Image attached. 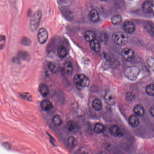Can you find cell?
<instances>
[{
	"label": "cell",
	"instance_id": "cell-1",
	"mask_svg": "<svg viewBox=\"0 0 154 154\" xmlns=\"http://www.w3.org/2000/svg\"><path fill=\"white\" fill-rule=\"evenodd\" d=\"M128 37L126 34L122 32H115L112 36V40L116 44L124 46L128 42Z\"/></svg>",
	"mask_w": 154,
	"mask_h": 154
},
{
	"label": "cell",
	"instance_id": "cell-2",
	"mask_svg": "<svg viewBox=\"0 0 154 154\" xmlns=\"http://www.w3.org/2000/svg\"><path fill=\"white\" fill-rule=\"evenodd\" d=\"M74 83L78 88L86 87L89 86L90 80L89 78L83 74L77 75L74 78Z\"/></svg>",
	"mask_w": 154,
	"mask_h": 154
},
{
	"label": "cell",
	"instance_id": "cell-3",
	"mask_svg": "<svg viewBox=\"0 0 154 154\" xmlns=\"http://www.w3.org/2000/svg\"><path fill=\"white\" fill-rule=\"evenodd\" d=\"M42 15V14L41 11H38L32 15L29 23L30 30L32 32H34L37 30L41 21Z\"/></svg>",
	"mask_w": 154,
	"mask_h": 154
},
{
	"label": "cell",
	"instance_id": "cell-4",
	"mask_svg": "<svg viewBox=\"0 0 154 154\" xmlns=\"http://www.w3.org/2000/svg\"><path fill=\"white\" fill-rule=\"evenodd\" d=\"M140 70L137 66H129L126 68L125 75L126 77L132 81L137 79L140 73Z\"/></svg>",
	"mask_w": 154,
	"mask_h": 154
},
{
	"label": "cell",
	"instance_id": "cell-5",
	"mask_svg": "<svg viewBox=\"0 0 154 154\" xmlns=\"http://www.w3.org/2000/svg\"><path fill=\"white\" fill-rule=\"evenodd\" d=\"M121 56L127 61H132L134 59V52L132 49L126 48L122 50Z\"/></svg>",
	"mask_w": 154,
	"mask_h": 154
},
{
	"label": "cell",
	"instance_id": "cell-6",
	"mask_svg": "<svg viewBox=\"0 0 154 154\" xmlns=\"http://www.w3.org/2000/svg\"><path fill=\"white\" fill-rule=\"evenodd\" d=\"M48 38V34L47 30L44 28H41L38 30L37 35L38 42L43 44L46 43Z\"/></svg>",
	"mask_w": 154,
	"mask_h": 154
},
{
	"label": "cell",
	"instance_id": "cell-7",
	"mask_svg": "<svg viewBox=\"0 0 154 154\" xmlns=\"http://www.w3.org/2000/svg\"><path fill=\"white\" fill-rule=\"evenodd\" d=\"M123 28L128 34H132L134 31L135 27L134 23L130 21H125L123 24Z\"/></svg>",
	"mask_w": 154,
	"mask_h": 154
},
{
	"label": "cell",
	"instance_id": "cell-8",
	"mask_svg": "<svg viewBox=\"0 0 154 154\" xmlns=\"http://www.w3.org/2000/svg\"><path fill=\"white\" fill-rule=\"evenodd\" d=\"M109 131H110V134L114 137H120V136H122L123 135V133L120 128L117 125H111L110 127Z\"/></svg>",
	"mask_w": 154,
	"mask_h": 154
},
{
	"label": "cell",
	"instance_id": "cell-9",
	"mask_svg": "<svg viewBox=\"0 0 154 154\" xmlns=\"http://www.w3.org/2000/svg\"><path fill=\"white\" fill-rule=\"evenodd\" d=\"M66 128L69 131L76 133L79 130V126L78 124L73 120H69L66 124Z\"/></svg>",
	"mask_w": 154,
	"mask_h": 154
},
{
	"label": "cell",
	"instance_id": "cell-10",
	"mask_svg": "<svg viewBox=\"0 0 154 154\" xmlns=\"http://www.w3.org/2000/svg\"><path fill=\"white\" fill-rule=\"evenodd\" d=\"M104 100L108 105L110 106H113L115 104V98L114 96L110 92H106L104 95Z\"/></svg>",
	"mask_w": 154,
	"mask_h": 154
},
{
	"label": "cell",
	"instance_id": "cell-11",
	"mask_svg": "<svg viewBox=\"0 0 154 154\" xmlns=\"http://www.w3.org/2000/svg\"><path fill=\"white\" fill-rule=\"evenodd\" d=\"M39 91L41 95L43 97H46L49 94L48 87L45 83L40 84L39 87Z\"/></svg>",
	"mask_w": 154,
	"mask_h": 154
},
{
	"label": "cell",
	"instance_id": "cell-12",
	"mask_svg": "<svg viewBox=\"0 0 154 154\" xmlns=\"http://www.w3.org/2000/svg\"><path fill=\"white\" fill-rule=\"evenodd\" d=\"M128 122L129 124L132 127H137L140 124V121H139L138 118L137 117V115H131L129 117L128 119Z\"/></svg>",
	"mask_w": 154,
	"mask_h": 154
},
{
	"label": "cell",
	"instance_id": "cell-13",
	"mask_svg": "<svg viewBox=\"0 0 154 154\" xmlns=\"http://www.w3.org/2000/svg\"><path fill=\"white\" fill-rule=\"evenodd\" d=\"M90 46L93 51L96 52H99L100 50V45L99 42L97 39H94L90 42Z\"/></svg>",
	"mask_w": 154,
	"mask_h": 154
},
{
	"label": "cell",
	"instance_id": "cell-14",
	"mask_svg": "<svg viewBox=\"0 0 154 154\" xmlns=\"http://www.w3.org/2000/svg\"><path fill=\"white\" fill-rule=\"evenodd\" d=\"M89 16L90 20L93 22H96L99 20V13L95 9H93L90 11Z\"/></svg>",
	"mask_w": 154,
	"mask_h": 154
},
{
	"label": "cell",
	"instance_id": "cell-15",
	"mask_svg": "<svg viewBox=\"0 0 154 154\" xmlns=\"http://www.w3.org/2000/svg\"><path fill=\"white\" fill-rule=\"evenodd\" d=\"M17 57L20 60L28 61L30 59V55L26 51L22 50L19 51Z\"/></svg>",
	"mask_w": 154,
	"mask_h": 154
},
{
	"label": "cell",
	"instance_id": "cell-16",
	"mask_svg": "<svg viewBox=\"0 0 154 154\" xmlns=\"http://www.w3.org/2000/svg\"><path fill=\"white\" fill-rule=\"evenodd\" d=\"M41 108L44 111H49L53 107V106L50 100H42L41 103Z\"/></svg>",
	"mask_w": 154,
	"mask_h": 154
},
{
	"label": "cell",
	"instance_id": "cell-17",
	"mask_svg": "<svg viewBox=\"0 0 154 154\" xmlns=\"http://www.w3.org/2000/svg\"><path fill=\"white\" fill-rule=\"evenodd\" d=\"M134 111L135 114L138 116L142 117L144 115V108L141 104H137L135 106Z\"/></svg>",
	"mask_w": 154,
	"mask_h": 154
},
{
	"label": "cell",
	"instance_id": "cell-18",
	"mask_svg": "<svg viewBox=\"0 0 154 154\" xmlns=\"http://www.w3.org/2000/svg\"><path fill=\"white\" fill-rule=\"evenodd\" d=\"M84 37L86 41L91 42L96 39V35L94 32L91 30H87L85 32L84 34Z\"/></svg>",
	"mask_w": 154,
	"mask_h": 154
},
{
	"label": "cell",
	"instance_id": "cell-19",
	"mask_svg": "<svg viewBox=\"0 0 154 154\" xmlns=\"http://www.w3.org/2000/svg\"><path fill=\"white\" fill-rule=\"evenodd\" d=\"M78 141L76 138L73 136H70L68 137L67 140V144L68 147L70 148H73L76 147Z\"/></svg>",
	"mask_w": 154,
	"mask_h": 154
},
{
	"label": "cell",
	"instance_id": "cell-20",
	"mask_svg": "<svg viewBox=\"0 0 154 154\" xmlns=\"http://www.w3.org/2000/svg\"><path fill=\"white\" fill-rule=\"evenodd\" d=\"M63 68H64L65 72L68 75H70L72 73L73 71V67L70 62H65L64 63Z\"/></svg>",
	"mask_w": 154,
	"mask_h": 154
},
{
	"label": "cell",
	"instance_id": "cell-21",
	"mask_svg": "<svg viewBox=\"0 0 154 154\" xmlns=\"http://www.w3.org/2000/svg\"><path fill=\"white\" fill-rule=\"evenodd\" d=\"M93 107L96 111H100L102 109V103L99 99H95L92 103Z\"/></svg>",
	"mask_w": 154,
	"mask_h": 154
},
{
	"label": "cell",
	"instance_id": "cell-22",
	"mask_svg": "<svg viewBox=\"0 0 154 154\" xmlns=\"http://www.w3.org/2000/svg\"><path fill=\"white\" fill-rule=\"evenodd\" d=\"M57 53L61 58H64L67 56V51L66 48L63 45H60L57 49Z\"/></svg>",
	"mask_w": 154,
	"mask_h": 154
},
{
	"label": "cell",
	"instance_id": "cell-23",
	"mask_svg": "<svg viewBox=\"0 0 154 154\" xmlns=\"http://www.w3.org/2000/svg\"><path fill=\"white\" fill-rule=\"evenodd\" d=\"M52 123L56 127H59L63 123L61 117L58 114L55 115L52 118Z\"/></svg>",
	"mask_w": 154,
	"mask_h": 154
},
{
	"label": "cell",
	"instance_id": "cell-24",
	"mask_svg": "<svg viewBox=\"0 0 154 154\" xmlns=\"http://www.w3.org/2000/svg\"><path fill=\"white\" fill-rule=\"evenodd\" d=\"M143 10L145 13H150L152 11V6L149 1H145L142 6Z\"/></svg>",
	"mask_w": 154,
	"mask_h": 154
},
{
	"label": "cell",
	"instance_id": "cell-25",
	"mask_svg": "<svg viewBox=\"0 0 154 154\" xmlns=\"http://www.w3.org/2000/svg\"><path fill=\"white\" fill-rule=\"evenodd\" d=\"M48 67L49 70L54 73H56L58 72L59 68L57 64L55 63L50 62L48 65Z\"/></svg>",
	"mask_w": 154,
	"mask_h": 154
},
{
	"label": "cell",
	"instance_id": "cell-26",
	"mask_svg": "<svg viewBox=\"0 0 154 154\" xmlns=\"http://www.w3.org/2000/svg\"><path fill=\"white\" fill-rule=\"evenodd\" d=\"M104 126L101 123H96L94 126V130L96 134H100L102 133L104 130Z\"/></svg>",
	"mask_w": 154,
	"mask_h": 154
},
{
	"label": "cell",
	"instance_id": "cell-27",
	"mask_svg": "<svg viewBox=\"0 0 154 154\" xmlns=\"http://www.w3.org/2000/svg\"><path fill=\"white\" fill-rule=\"evenodd\" d=\"M122 17L120 15H115L111 18V22L114 25H118L122 22Z\"/></svg>",
	"mask_w": 154,
	"mask_h": 154
},
{
	"label": "cell",
	"instance_id": "cell-28",
	"mask_svg": "<svg viewBox=\"0 0 154 154\" xmlns=\"http://www.w3.org/2000/svg\"><path fill=\"white\" fill-rule=\"evenodd\" d=\"M146 93L149 96H154V85L149 84L147 86L146 89Z\"/></svg>",
	"mask_w": 154,
	"mask_h": 154
},
{
	"label": "cell",
	"instance_id": "cell-29",
	"mask_svg": "<svg viewBox=\"0 0 154 154\" xmlns=\"http://www.w3.org/2000/svg\"><path fill=\"white\" fill-rule=\"evenodd\" d=\"M147 64L151 70L154 72V58L153 57L149 56L147 59Z\"/></svg>",
	"mask_w": 154,
	"mask_h": 154
},
{
	"label": "cell",
	"instance_id": "cell-30",
	"mask_svg": "<svg viewBox=\"0 0 154 154\" xmlns=\"http://www.w3.org/2000/svg\"><path fill=\"white\" fill-rule=\"evenodd\" d=\"M21 43L23 45L28 46L30 45V44H31V41L28 39V38H26V37H24V38H22V39L21 41Z\"/></svg>",
	"mask_w": 154,
	"mask_h": 154
},
{
	"label": "cell",
	"instance_id": "cell-31",
	"mask_svg": "<svg viewBox=\"0 0 154 154\" xmlns=\"http://www.w3.org/2000/svg\"><path fill=\"white\" fill-rule=\"evenodd\" d=\"M126 99L128 101H133L135 99V96L133 93L131 92H128L126 95Z\"/></svg>",
	"mask_w": 154,
	"mask_h": 154
},
{
	"label": "cell",
	"instance_id": "cell-32",
	"mask_svg": "<svg viewBox=\"0 0 154 154\" xmlns=\"http://www.w3.org/2000/svg\"><path fill=\"white\" fill-rule=\"evenodd\" d=\"M3 145L4 147L6 149H8V150H10L11 148V144L9 143L8 142H5L3 144Z\"/></svg>",
	"mask_w": 154,
	"mask_h": 154
},
{
	"label": "cell",
	"instance_id": "cell-33",
	"mask_svg": "<svg viewBox=\"0 0 154 154\" xmlns=\"http://www.w3.org/2000/svg\"><path fill=\"white\" fill-rule=\"evenodd\" d=\"M150 112L151 116L154 117V106L151 107L150 109Z\"/></svg>",
	"mask_w": 154,
	"mask_h": 154
},
{
	"label": "cell",
	"instance_id": "cell-34",
	"mask_svg": "<svg viewBox=\"0 0 154 154\" xmlns=\"http://www.w3.org/2000/svg\"><path fill=\"white\" fill-rule=\"evenodd\" d=\"M5 39V37L3 35H0V42L4 41Z\"/></svg>",
	"mask_w": 154,
	"mask_h": 154
},
{
	"label": "cell",
	"instance_id": "cell-35",
	"mask_svg": "<svg viewBox=\"0 0 154 154\" xmlns=\"http://www.w3.org/2000/svg\"><path fill=\"white\" fill-rule=\"evenodd\" d=\"M150 2L152 7H154V0H150Z\"/></svg>",
	"mask_w": 154,
	"mask_h": 154
},
{
	"label": "cell",
	"instance_id": "cell-36",
	"mask_svg": "<svg viewBox=\"0 0 154 154\" xmlns=\"http://www.w3.org/2000/svg\"><path fill=\"white\" fill-rule=\"evenodd\" d=\"M80 154H89V153L87 152H83Z\"/></svg>",
	"mask_w": 154,
	"mask_h": 154
},
{
	"label": "cell",
	"instance_id": "cell-37",
	"mask_svg": "<svg viewBox=\"0 0 154 154\" xmlns=\"http://www.w3.org/2000/svg\"><path fill=\"white\" fill-rule=\"evenodd\" d=\"M100 1H107L108 0H100Z\"/></svg>",
	"mask_w": 154,
	"mask_h": 154
},
{
	"label": "cell",
	"instance_id": "cell-38",
	"mask_svg": "<svg viewBox=\"0 0 154 154\" xmlns=\"http://www.w3.org/2000/svg\"><path fill=\"white\" fill-rule=\"evenodd\" d=\"M130 1H133V0H130Z\"/></svg>",
	"mask_w": 154,
	"mask_h": 154
}]
</instances>
